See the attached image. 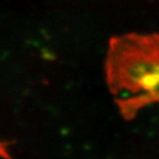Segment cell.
Masks as SVG:
<instances>
[{
	"label": "cell",
	"mask_w": 159,
	"mask_h": 159,
	"mask_svg": "<svg viewBox=\"0 0 159 159\" xmlns=\"http://www.w3.org/2000/svg\"><path fill=\"white\" fill-rule=\"evenodd\" d=\"M106 80L125 119L159 104V34L129 33L110 40Z\"/></svg>",
	"instance_id": "obj_1"
},
{
	"label": "cell",
	"mask_w": 159,
	"mask_h": 159,
	"mask_svg": "<svg viewBox=\"0 0 159 159\" xmlns=\"http://www.w3.org/2000/svg\"><path fill=\"white\" fill-rule=\"evenodd\" d=\"M0 157L4 159H13L11 152L8 151V148L5 143L0 142Z\"/></svg>",
	"instance_id": "obj_2"
}]
</instances>
